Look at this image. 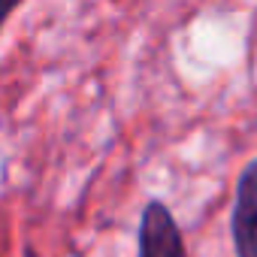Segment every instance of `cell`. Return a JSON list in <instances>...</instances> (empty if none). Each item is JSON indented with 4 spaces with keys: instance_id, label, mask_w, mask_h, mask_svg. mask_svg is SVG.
Listing matches in <instances>:
<instances>
[{
    "instance_id": "2",
    "label": "cell",
    "mask_w": 257,
    "mask_h": 257,
    "mask_svg": "<svg viewBox=\"0 0 257 257\" xmlns=\"http://www.w3.org/2000/svg\"><path fill=\"white\" fill-rule=\"evenodd\" d=\"M233 242L239 257H257V161H251L236 185Z\"/></svg>"
},
{
    "instance_id": "1",
    "label": "cell",
    "mask_w": 257,
    "mask_h": 257,
    "mask_svg": "<svg viewBox=\"0 0 257 257\" xmlns=\"http://www.w3.org/2000/svg\"><path fill=\"white\" fill-rule=\"evenodd\" d=\"M140 257H188L182 233H179V224H176L173 212L161 200H152L143 209V221H140Z\"/></svg>"
},
{
    "instance_id": "3",
    "label": "cell",
    "mask_w": 257,
    "mask_h": 257,
    "mask_svg": "<svg viewBox=\"0 0 257 257\" xmlns=\"http://www.w3.org/2000/svg\"><path fill=\"white\" fill-rule=\"evenodd\" d=\"M19 4H22V0H4V13H7V16H13V13L19 10Z\"/></svg>"
}]
</instances>
